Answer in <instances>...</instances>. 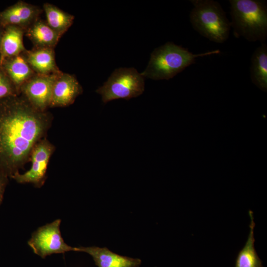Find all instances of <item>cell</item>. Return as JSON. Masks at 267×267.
<instances>
[{"label":"cell","instance_id":"obj_1","mask_svg":"<svg viewBox=\"0 0 267 267\" xmlns=\"http://www.w3.org/2000/svg\"><path fill=\"white\" fill-rule=\"evenodd\" d=\"M51 114L40 111L22 95L0 100V172L9 178L29 161L34 146L45 135Z\"/></svg>","mask_w":267,"mask_h":267},{"label":"cell","instance_id":"obj_2","mask_svg":"<svg viewBox=\"0 0 267 267\" xmlns=\"http://www.w3.org/2000/svg\"><path fill=\"white\" fill-rule=\"evenodd\" d=\"M231 27L236 38L265 43L267 38V1L229 0Z\"/></svg>","mask_w":267,"mask_h":267},{"label":"cell","instance_id":"obj_3","mask_svg":"<svg viewBox=\"0 0 267 267\" xmlns=\"http://www.w3.org/2000/svg\"><path fill=\"white\" fill-rule=\"evenodd\" d=\"M220 53L219 49L194 54L188 49L168 42L154 50L143 77L155 80H169L195 63L197 58Z\"/></svg>","mask_w":267,"mask_h":267},{"label":"cell","instance_id":"obj_4","mask_svg":"<svg viewBox=\"0 0 267 267\" xmlns=\"http://www.w3.org/2000/svg\"><path fill=\"white\" fill-rule=\"evenodd\" d=\"M194 7L189 14L193 28L201 36L216 43L228 38L230 22L221 4L213 0H190Z\"/></svg>","mask_w":267,"mask_h":267},{"label":"cell","instance_id":"obj_5","mask_svg":"<svg viewBox=\"0 0 267 267\" xmlns=\"http://www.w3.org/2000/svg\"><path fill=\"white\" fill-rule=\"evenodd\" d=\"M144 90V79L134 68L115 69L103 85L96 92L106 103L112 100H129L141 95Z\"/></svg>","mask_w":267,"mask_h":267},{"label":"cell","instance_id":"obj_6","mask_svg":"<svg viewBox=\"0 0 267 267\" xmlns=\"http://www.w3.org/2000/svg\"><path fill=\"white\" fill-rule=\"evenodd\" d=\"M61 220L56 219L40 226L32 234L28 244L33 252L42 258L54 254L76 251V247L66 244L61 233Z\"/></svg>","mask_w":267,"mask_h":267},{"label":"cell","instance_id":"obj_7","mask_svg":"<svg viewBox=\"0 0 267 267\" xmlns=\"http://www.w3.org/2000/svg\"><path fill=\"white\" fill-rule=\"evenodd\" d=\"M54 151V145L46 137L43 138L31 152L30 169L23 174L17 173L11 178L19 183H31L36 187H42L45 181L47 167Z\"/></svg>","mask_w":267,"mask_h":267},{"label":"cell","instance_id":"obj_8","mask_svg":"<svg viewBox=\"0 0 267 267\" xmlns=\"http://www.w3.org/2000/svg\"><path fill=\"white\" fill-rule=\"evenodd\" d=\"M58 74H35L21 87L20 93L35 108L46 111L49 107L53 85Z\"/></svg>","mask_w":267,"mask_h":267},{"label":"cell","instance_id":"obj_9","mask_svg":"<svg viewBox=\"0 0 267 267\" xmlns=\"http://www.w3.org/2000/svg\"><path fill=\"white\" fill-rule=\"evenodd\" d=\"M82 92L83 88L74 75L60 72L53 85L49 107L69 106Z\"/></svg>","mask_w":267,"mask_h":267},{"label":"cell","instance_id":"obj_10","mask_svg":"<svg viewBox=\"0 0 267 267\" xmlns=\"http://www.w3.org/2000/svg\"><path fill=\"white\" fill-rule=\"evenodd\" d=\"M40 13L37 6L20 1L0 13V22L5 27L16 26L26 31L38 19Z\"/></svg>","mask_w":267,"mask_h":267},{"label":"cell","instance_id":"obj_11","mask_svg":"<svg viewBox=\"0 0 267 267\" xmlns=\"http://www.w3.org/2000/svg\"><path fill=\"white\" fill-rule=\"evenodd\" d=\"M76 252L89 254L98 267H139L141 260L113 252L106 247L97 246L76 247Z\"/></svg>","mask_w":267,"mask_h":267},{"label":"cell","instance_id":"obj_12","mask_svg":"<svg viewBox=\"0 0 267 267\" xmlns=\"http://www.w3.org/2000/svg\"><path fill=\"white\" fill-rule=\"evenodd\" d=\"M0 67L18 94L21 87L36 74L27 62L24 53L5 59Z\"/></svg>","mask_w":267,"mask_h":267},{"label":"cell","instance_id":"obj_13","mask_svg":"<svg viewBox=\"0 0 267 267\" xmlns=\"http://www.w3.org/2000/svg\"><path fill=\"white\" fill-rule=\"evenodd\" d=\"M24 54L36 74L50 75L61 72L56 64L53 48H36L32 50H26Z\"/></svg>","mask_w":267,"mask_h":267},{"label":"cell","instance_id":"obj_14","mask_svg":"<svg viewBox=\"0 0 267 267\" xmlns=\"http://www.w3.org/2000/svg\"><path fill=\"white\" fill-rule=\"evenodd\" d=\"M25 30L16 26H6L1 36L0 45V66L9 58L24 53L27 50L23 44Z\"/></svg>","mask_w":267,"mask_h":267},{"label":"cell","instance_id":"obj_15","mask_svg":"<svg viewBox=\"0 0 267 267\" xmlns=\"http://www.w3.org/2000/svg\"><path fill=\"white\" fill-rule=\"evenodd\" d=\"M25 33L36 48H53L61 37L46 21L40 19L29 26Z\"/></svg>","mask_w":267,"mask_h":267},{"label":"cell","instance_id":"obj_16","mask_svg":"<svg viewBox=\"0 0 267 267\" xmlns=\"http://www.w3.org/2000/svg\"><path fill=\"white\" fill-rule=\"evenodd\" d=\"M250 68L252 83L264 91L267 90V45L263 43L251 57Z\"/></svg>","mask_w":267,"mask_h":267},{"label":"cell","instance_id":"obj_17","mask_svg":"<svg viewBox=\"0 0 267 267\" xmlns=\"http://www.w3.org/2000/svg\"><path fill=\"white\" fill-rule=\"evenodd\" d=\"M249 215L251 220L249 233L244 247L238 253L235 267H263L262 262L259 257L254 246L255 239L254 230L255 223L253 212L249 210Z\"/></svg>","mask_w":267,"mask_h":267},{"label":"cell","instance_id":"obj_18","mask_svg":"<svg viewBox=\"0 0 267 267\" xmlns=\"http://www.w3.org/2000/svg\"><path fill=\"white\" fill-rule=\"evenodd\" d=\"M43 8L46 23L61 37L73 24L74 16L49 3H44Z\"/></svg>","mask_w":267,"mask_h":267},{"label":"cell","instance_id":"obj_19","mask_svg":"<svg viewBox=\"0 0 267 267\" xmlns=\"http://www.w3.org/2000/svg\"><path fill=\"white\" fill-rule=\"evenodd\" d=\"M19 95L14 86L0 66V100Z\"/></svg>","mask_w":267,"mask_h":267},{"label":"cell","instance_id":"obj_20","mask_svg":"<svg viewBox=\"0 0 267 267\" xmlns=\"http://www.w3.org/2000/svg\"><path fill=\"white\" fill-rule=\"evenodd\" d=\"M8 177L0 172V205L2 202L3 195L8 182Z\"/></svg>","mask_w":267,"mask_h":267},{"label":"cell","instance_id":"obj_21","mask_svg":"<svg viewBox=\"0 0 267 267\" xmlns=\"http://www.w3.org/2000/svg\"><path fill=\"white\" fill-rule=\"evenodd\" d=\"M1 36H2V35H1V33H0V41H1Z\"/></svg>","mask_w":267,"mask_h":267}]
</instances>
